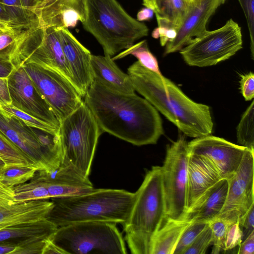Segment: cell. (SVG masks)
Segmentation results:
<instances>
[{"label": "cell", "mask_w": 254, "mask_h": 254, "mask_svg": "<svg viewBox=\"0 0 254 254\" xmlns=\"http://www.w3.org/2000/svg\"><path fill=\"white\" fill-rule=\"evenodd\" d=\"M83 98L103 133L137 146L155 144L163 134L157 110L134 92L114 91L93 80Z\"/></svg>", "instance_id": "obj_1"}, {"label": "cell", "mask_w": 254, "mask_h": 254, "mask_svg": "<svg viewBox=\"0 0 254 254\" xmlns=\"http://www.w3.org/2000/svg\"><path fill=\"white\" fill-rule=\"evenodd\" d=\"M135 91L187 136L210 135L213 123L210 108L190 99L171 80L144 67L138 61L127 68Z\"/></svg>", "instance_id": "obj_2"}, {"label": "cell", "mask_w": 254, "mask_h": 254, "mask_svg": "<svg viewBox=\"0 0 254 254\" xmlns=\"http://www.w3.org/2000/svg\"><path fill=\"white\" fill-rule=\"evenodd\" d=\"M135 198V192L109 189H95L77 195L53 198V207L46 218L58 227L83 221L123 225Z\"/></svg>", "instance_id": "obj_3"}, {"label": "cell", "mask_w": 254, "mask_h": 254, "mask_svg": "<svg viewBox=\"0 0 254 254\" xmlns=\"http://www.w3.org/2000/svg\"><path fill=\"white\" fill-rule=\"evenodd\" d=\"M135 193L127 219L123 225L131 254H150L152 241L166 222V204L161 166L146 172Z\"/></svg>", "instance_id": "obj_4"}, {"label": "cell", "mask_w": 254, "mask_h": 254, "mask_svg": "<svg viewBox=\"0 0 254 254\" xmlns=\"http://www.w3.org/2000/svg\"><path fill=\"white\" fill-rule=\"evenodd\" d=\"M84 29L112 57L148 34L143 23L131 16L117 0H85Z\"/></svg>", "instance_id": "obj_5"}, {"label": "cell", "mask_w": 254, "mask_h": 254, "mask_svg": "<svg viewBox=\"0 0 254 254\" xmlns=\"http://www.w3.org/2000/svg\"><path fill=\"white\" fill-rule=\"evenodd\" d=\"M103 132L83 103L60 122L61 164L88 178L99 136Z\"/></svg>", "instance_id": "obj_6"}, {"label": "cell", "mask_w": 254, "mask_h": 254, "mask_svg": "<svg viewBox=\"0 0 254 254\" xmlns=\"http://www.w3.org/2000/svg\"><path fill=\"white\" fill-rule=\"evenodd\" d=\"M51 241L65 254H126L116 224L83 221L58 227Z\"/></svg>", "instance_id": "obj_7"}, {"label": "cell", "mask_w": 254, "mask_h": 254, "mask_svg": "<svg viewBox=\"0 0 254 254\" xmlns=\"http://www.w3.org/2000/svg\"><path fill=\"white\" fill-rule=\"evenodd\" d=\"M241 28L232 18L220 28L193 39L180 53L189 65L205 67L225 61L242 48Z\"/></svg>", "instance_id": "obj_8"}, {"label": "cell", "mask_w": 254, "mask_h": 254, "mask_svg": "<svg viewBox=\"0 0 254 254\" xmlns=\"http://www.w3.org/2000/svg\"><path fill=\"white\" fill-rule=\"evenodd\" d=\"M188 142L180 135L167 147L161 167L166 204V221H183L187 211Z\"/></svg>", "instance_id": "obj_9"}, {"label": "cell", "mask_w": 254, "mask_h": 254, "mask_svg": "<svg viewBox=\"0 0 254 254\" xmlns=\"http://www.w3.org/2000/svg\"><path fill=\"white\" fill-rule=\"evenodd\" d=\"M22 66L60 123L83 103L74 85L57 71L32 63Z\"/></svg>", "instance_id": "obj_10"}, {"label": "cell", "mask_w": 254, "mask_h": 254, "mask_svg": "<svg viewBox=\"0 0 254 254\" xmlns=\"http://www.w3.org/2000/svg\"><path fill=\"white\" fill-rule=\"evenodd\" d=\"M189 154L200 156L216 171L221 179L234 175L248 148L224 138L207 135L188 143Z\"/></svg>", "instance_id": "obj_11"}, {"label": "cell", "mask_w": 254, "mask_h": 254, "mask_svg": "<svg viewBox=\"0 0 254 254\" xmlns=\"http://www.w3.org/2000/svg\"><path fill=\"white\" fill-rule=\"evenodd\" d=\"M11 105L58 129L60 123L22 66L7 78Z\"/></svg>", "instance_id": "obj_12"}, {"label": "cell", "mask_w": 254, "mask_h": 254, "mask_svg": "<svg viewBox=\"0 0 254 254\" xmlns=\"http://www.w3.org/2000/svg\"><path fill=\"white\" fill-rule=\"evenodd\" d=\"M254 152L247 149L234 175L228 180L224 205L216 217L238 221L254 204Z\"/></svg>", "instance_id": "obj_13"}, {"label": "cell", "mask_w": 254, "mask_h": 254, "mask_svg": "<svg viewBox=\"0 0 254 254\" xmlns=\"http://www.w3.org/2000/svg\"><path fill=\"white\" fill-rule=\"evenodd\" d=\"M0 131L24 153L38 171H50L59 167L40 145L35 128L0 107Z\"/></svg>", "instance_id": "obj_14"}, {"label": "cell", "mask_w": 254, "mask_h": 254, "mask_svg": "<svg viewBox=\"0 0 254 254\" xmlns=\"http://www.w3.org/2000/svg\"><path fill=\"white\" fill-rule=\"evenodd\" d=\"M225 0H194L190 4L188 11L177 30V35L166 45L165 54L180 51L193 39L207 30L209 18Z\"/></svg>", "instance_id": "obj_15"}, {"label": "cell", "mask_w": 254, "mask_h": 254, "mask_svg": "<svg viewBox=\"0 0 254 254\" xmlns=\"http://www.w3.org/2000/svg\"><path fill=\"white\" fill-rule=\"evenodd\" d=\"M52 201H14L12 188L0 185V229L15 224L46 217L53 207Z\"/></svg>", "instance_id": "obj_16"}, {"label": "cell", "mask_w": 254, "mask_h": 254, "mask_svg": "<svg viewBox=\"0 0 254 254\" xmlns=\"http://www.w3.org/2000/svg\"><path fill=\"white\" fill-rule=\"evenodd\" d=\"M64 57L74 86L83 98L92 82L90 52L67 28L58 27Z\"/></svg>", "instance_id": "obj_17"}, {"label": "cell", "mask_w": 254, "mask_h": 254, "mask_svg": "<svg viewBox=\"0 0 254 254\" xmlns=\"http://www.w3.org/2000/svg\"><path fill=\"white\" fill-rule=\"evenodd\" d=\"M58 228L46 217L15 224L0 230V243L18 247L50 240Z\"/></svg>", "instance_id": "obj_18"}, {"label": "cell", "mask_w": 254, "mask_h": 254, "mask_svg": "<svg viewBox=\"0 0 254 254\" xmlns=\"http://www.w3.org/2000/svg\"><path fill=\"white\" fill-rule=\"evenodd\" d=\"M228 181L222 179L208 189L186 212L183 221L209 222L221 211L227 197Z\"/></svg>", "instance_id": "obj_19"}, {"label": "cell", "mask_w": 254, "mask_h": 254, "mask_svg": "<svg viewBox=\"0 0 254 254\" xmlns=\"http://www.w3.org/2000/svg\"><path fill=\"white\" fill-rule=\"evenodd\" d=\"M221 179L216 171L205 160L200 156L189 154L187 211L206 190Z\"/></svg>", "instance_id": "obj_20"}, {"label": "cell", "mask_w": 254, "mask_h": 254, "mask_svg": "<svg viewBox=\"0 0 254 254\" xmlns=\"http://www.w3.org/2000/svg\"><path fill=\"white\" fill-rule=\"evenodd\" d=\"M90 65L92 81L114 91L134 92L129 76L119 68L111 57L91 55Z\"/></svg>", "instance_id": "obj_21"}, {"label": "cell", "mask_w": 254, "mask_h": 254, "mask_svg": "<svg viewBox=\"0 0 254 254\" xmlns=\"http://www.w3.org/2000/svg\"><path fill=\"white\" fill-rule=\"evenodd\" d=\"M84 3L85 0H38L33 11L39 26L63 27V16L69 10L77 12L84 20Z\"/></svg>", "instance_id": "obj_22"}, {"label": "cell", "mask_w": 254, "mask_h": 254, "mask_svg": "<svg viewBox=\"0 0 254 254\" xmlns=\"http://www.w3.org/2000/svg\"><path fill=\"white\" fill-rule=\"evenodd\" d=\"M190 223L167 220L153 237L150 254H173L180 236Z\"/></svg>", "instance_id": "obj_23"}, {"label": "cell", "mask_w": 254, "mask_h": 254, "mask_svg": "<svg viewBox=\"0 0 254 254\" xmlns=\"http://www.w3.org/2000/svg\"><path fill=\"white\" fill-rule=\"evenodd\" d=\"M190 2L188 0H156L155 13L159 27L177 30L187 14Z\"/></svg>", "instance_id": "obj_24"}, {"label": "cell", "mask_w": 254, "mask_h": 254, "mask_svg": "<svg viewBox=\"0 0 254 254\" xmlns=\"http://www.w3.org/2000/svg\"><path fill=\"white\" fill-rule=\"evenodd\" d=\"M30 28H12L0 33V61L11 63L15 69L21 66L19 52Z\"/></svg>", "instance_id": "obj_25"}, {"label": "cell", "mask_w": 254, "mask_h": 254, "mask_svg": "<svg viewBox=\"0 0 254 254\" xmlns=\"http://www.w3.org/2000/svg\"><path fill=\"white\" fill-rule=\"evenodd\" d=\"M0 3L8 14L12 28H33L39 26L34 13L26 9L21 0H0Z\"/></svg>", "instance_id": "obj_26"}, {"label": "cell", "mask_w": 254, "mask_h": 254, "mask_svg": "<svg viewBox=\"0 0 254 254\" xmlns=\"http://www.w3.org/2000/svg\"><path fill=\"white\" fill-rule=\"evenodd\" d=\"M12 188L14 201L23 202L34 200L50 199L45 184L35 175L29 181Z\"/></svg>", "instance_id": "obj_27"}, {"label": "cell", "mask_w": 254, "mask_h": 254, "mask_svg": "<svg viewBox=\"0 0 254 254\" xmlns=\"http://www.w3.org/2000/svg\"><path fill=\"white\" fill-rule=\"evenodd\" d=\"M37 171V168L29 165L5 166L0 176V182L6 187H13L30 180Z\"/></svg>", "instance_id": "obj_28"}, {"label": "cell", "mask_w": 254, "mask_h": 254, "mask_svg": "<svg viewBox=\"0 0 254 254\" xmlns=\"http://www.w3.org/2000/svg\"><path fill=\"white\" fill-rule=\"evenodd\" d=\"M128 55H131L136 57L144 67L161 76L163 75L160 71L158 62L149 51L145 40L133 44L131 47L125 50L112 59L113 60H117Z\"/></svg>", "instance_id": "obj_29"}, {"label": "cell", "mask_w": 254, "mask_h": 254, "mask_svg": "<svg viewBox=\"0 0 254 254\" xmlns=\"http://www.w3.org/2000/svg\"><path fill=\"white\" fill-rule=\"evenodd\" d=\"M254 101L242 116L237 128V141L240 145L254 152Z\"/></svg>", "instance_id": "obj_30"}, {"label": "cell", "mask_w": 254, "mask_h": 254, "mask_svg": "<svg viewBox=\"0 0 254 254\" xmlns=\"http://www.w3.org/2000/svg\"><path fill=\"white\" fill-rule=\"evenodd\" d=\"M0 158L5 166L18 164L32 166L24 153L0 131Z\"/></svg>", "instance_id": "obj_31"}, {"label": "cell", "mask_w": 254, "mask_h": 254, "mask_svg": "<svg viewBox=\"0 0 254 254\" xmlns=\"http://www.w3.org/2000/svg\"><path fill=\"white\" fill-rule=\"evenodd\" d=\"M238 221L215 217L209 222L212 232L211 244L213 245V248L212 254H217L226 252L225 243L227 232L230 226Z\"/></svg>", "instance_id": "obj_32"}, {"label": "cell", "mask_w": 254, "mask_h": 254, "mask_svg": "<svg viewBox=\"0 0 254 254\" xmlns=\"http://www.w3.org/2000/svg\"><path fill=\"white\" fill-rule=\"evenodd\" d=\"M208 223L205 222H190L180 236L173 254H184Z\"/></svg>", "instance_id": "obj_33"}, {"label": "cell", "mask_w": 254, "mask_h": 254, "mask_svg": "<svg viewBox=\"0 0 254 254\" xmlns=\"http://www.w3.org/2000/svg\"><path fill=\"white\" fill-rule=\"evenodd\" d=\"M4 111L21 119L27 126L52 133H57L59 129L24 113L11 105L0 106Z\"/></svg>", "instance_id": "obj_34"}, {"label": "cell", "mask_w": 254, "mask_h": 254, "mask_svg": "<svg viewBox=\"0 0 254 254\" xmlns=\"http://www.w3.org/2000/svg\"><path fill=\"white\" fill-rule=\"evenodd\" d=\"M212 232L209 223L197 236L184 254H204L212 243Z\"/></svg>", "instance_id": "obj_35"}, {"label": "cell", "mask_w": 254, "mask_h": 254, "mask_svg": "<svg viewBox=\"0 0 254 254\" xmlns=\"http://www.w3.org/2000/svg\"><path fill=\"white\" fill-rule=\"evenodd\" d=\"M245 14L250 38V50L254 57V0H238Z\"/></svg>", "instance_id": "obj_36"}, {"label": "cell", "mask_w": 254, "mask_h": 254, "mask_svg": "<svg viewBox=\"0 0 254 254\" xmlns=\"http://www.w3.org/2000/svg\"><path fill=\"white\" fill-rule=\"evenodd\" d=\"M243 237V232L238 221L233 224L226 235L225 243L226 252L239 246L242 242Z\"/></svg>", "instance_id": "obj_37"}, {"label": "cell", "mask_w": 254, "mask_h": 254, "mask_svg": "<svg viewBox=\"0 0 254 254\" xmlns=\"http://www.w3.org/2000/svg\"><path fill=\"white\" fill-rule=\"evenodd\" d=\"M241 93L246 101H250L254 97V75L253 72L241 76L240 81Z\"/></svg>", "instance_id": "obj_38"}, {"label": "cell", "mask_w": 254, "mask_h": 254, "mask_svg": "<svg viewBox=\"0 0 254 254\" xmlns=\"http://www.w3.org/2000/svg\"><path fill=\"white\" fill-rule=\"evenodd\" d=\"M239 224L243 228L244 237H247L253 231L254 227V204L242 216L239 218Z\"/></svg>", "instance_id": "obj_39"}, {"label": "cell", "mask_w": 254, "mask_h": 254, "mask_svg": "<svg viewBox=\"0 0 254 254\" xmlns=\"http://www.w3.org/2000/svg\"><path fill=\"white\" fill-rule=\"evenodd\" d=\"M48 240L32 242L23 246L17 247L13 254H42L43 250Z\"/></svg>", "instance_id": "obj_40"}, {"label": "cell", "mask_w": 254, "mask_h": 254, "mask_svg": "<svg viewBox=\"0 0 254 254\" xmlns=\"http://www.w3.org/2000/svg\"><path fill=\"white\" fill-rule=\"evenodd\" d=\"M238 254H254V230L239 245Z\"/></svg>", "instance_id": "obj_41"}, {"label": "cell", "mask_w": 254, "mask_h": 254, "mask_svg": "<svg viewBox=\"0 0 254 254\" xmlns=\"http://www.w3.org/2000/svg\"><path fill=\"white\" fill-rule=\"evenodd\" d=\"M11 104L7 78H0V106Z\"/></svg>", "instance_id": "obj_42"}, {"label": "cell", "mask_w": 254, "mask_h": 254, "mask_svg": "<svg viewBox=\"0 0 254 254\" xmlns=\"http://www.w3.org/2000/svg\"><path fill=\"white\" fill-rule=\"evenodd\" d=\"M65 254L64 252L55 245L51 239L48 240L45 244L42 254Z\"/></svg>", "instance_id": "obj_43"}, {"label": "cell", "mask_w": 254, "mask_h": 254, "mask_svg": "<svg viewBox=\"0 0 254 254\" xmlns=\"http://www.w3.org/2000/svg\"><path fill=\"white\" fill-rule=\"evenodd\" d=\"M14 69L11 63L0 61V78H7Z\"/></svg>", "instance_id": "obj_44"}, {"label": "cell", "mask_w": 254, "mask_h": 254, "mask_svg": "<svg viewBox=\"0 0 254 254\" xmlns=\"http://www.w3.org/2000/svg\"><path fill=\"white\" fill-rule=\"evenodd\" d=\"M154 11L149 8L145 7L141 9L137 14V20L139 21L148 20L152 18Z\"/></svg>", "instance_id": "obj_45"}, {"label": "cell", "mask_w": 254, "mask_h": 254, "mask_svg": "<svg viewBox=\"0 0 254 254\" xmlns=\"http://www.w3.org/2000/svg\"><path fill=\"white\" fill-rule=\"evenodd\" d=\"M16 246L0 243V254H13Z\"/></svg>", "instance_id": "obj_46"}, {"label": "cell", "mask_w": 254, "mask_h": 254, "mask_svg": "<svg viewBox=\"0 0 254 254\" xmlns=\"http://www.w3.org/2000/svg\"><path fill=\"white\" fill-rule=\"evenodd\" d=\"M0 22L8 23L11 27L10 17L1 3H0Z\"/></svg>", "instance_id": "obj_47"}, {"label": "cell", "mask_w": 254, "mask_h": 254, "mask_svg": "<svg viewBox=\"0 0 254 254\" xmlns=\"http://www.w3.org/2000/svg\"><path fill=\"white\" fill-rule=\"evenodd\" d=\"M23 5L27 9L33 12L38 0H21ZM34 13V12H33Z\"/></svg>", "instance_id": "obj_48"}, {"label": "cell", "mask_w": 254, "mask_h": 254, "mask_svg": "<svg viewBox=\"0 0 254 254\" xmlns=\"http://www.w3.org/2000/svg\"><path fill=\"white\" fill-rule=\"evenodd\" d=\"M12 28V27H11L9 24L0 22V30H2V31H4L6 30H9Z\"/></svg>", "instance_id": "obj_49"}, {"label": "cell", "mask_w": 254, "mask_h": 254, "mask_svg": "<svg viewBox=\"0 0 254 254\" xmlns=\"http://www.w3.org/2000/svg\"><path fill=\"white\" fill-rule=\"evenodd\" d=\"M5 166L4 162L0 158V176L1 173V171Z\"/></svg>", "instance_id": "obj_50"}, {"label": "cell", "mask_w": 254, "mask_h": 254, "mask_svg": "<svg viewBox=\"0 0 254 254\" xmlns=\"http://www.w3.org/2000/svg\"><path fill=\"white\" fill-rule=\"evenodd\" d=\"M190 3L194 0H188Z\"/></svg>", "instance_id": "obj_51"}, {"label": "cell", "mask_w": 254, "mask_h": 254, "mask_svg": "<svg viewBox=\"0 0 254 254\" xmlns=\"http://www.w3.org/2000/svg\"><path fill=\"white\" fill-rule=\"evenodd\" d=\"M2 31H3L0 29V33Z\"/></svg>", "instance_id": "obj_52"}, {"label": "cell", "mask_w": 254, "mask_h": 254, "mask_svg": "<svg viewBox=\"0 0 254 254\" xmlns=\"http://www.w3.org/2000/svg\"><path fill=\"white\" fill-rule=\"evenodd\" d=\"M2 183L0 182V185Z\"/></svg>", "instance_id": "obj_53"}, {"label": "cell", "mask_w": 254, "mask_h": 254, "mask_svg": "<svg viewBox=\"0 0 254 254\" xmlns=\"http://www.w3.org/2000/svg\"><path fill=\"white\" fill-rule=\"evenodd\" d=\"M0 230H1V229H0Z\"/></svg>", "instance_id": "obj_54"}]
</instances>
